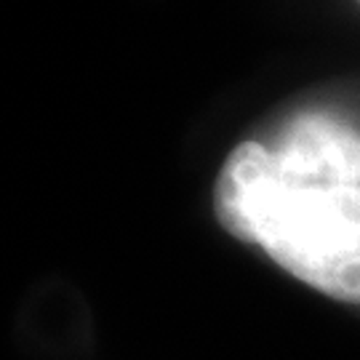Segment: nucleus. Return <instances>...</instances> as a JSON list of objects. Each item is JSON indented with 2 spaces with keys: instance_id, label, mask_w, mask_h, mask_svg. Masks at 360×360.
Here are the masks:
<instances>
[{
  "instance_id": "f03ea898",
  "label": "nucleus",
  "mask_w": 360,
  "mask_h": 360,
  "mask_svg": "<svg viewBox=\"0 0 360 360\" xmlns=\"http://www.w3.org/2000/svg\"><path fill=\"white\" fill-rule=\"evenodd\" d=\"M358 3H360V0H358Z\"/></svg>"
},
{
  "instance_id": "f257e3e1",
  "label": "nucleus",
  "mask_w": 360,
  "mask_h": 360,
  "mask_svg": "<svg viewBox=\"0 0 360 360\" xmlns=\"http://www.w3.org/2000/svg\"><path fill=\"white\" fill-rule=\"evenodd\" d=\"M217 221L309 288L360 304V134L304 117L281 150L240 142L214 184Z\"/></svg>"
}]
</instances>
